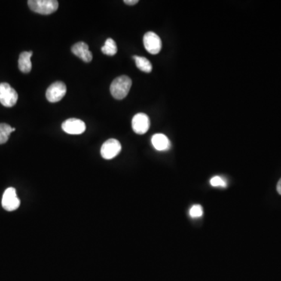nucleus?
Wrapping results in <instances>:
<instances>
[{"label":"nucleus","mask_w":281,"mask_h":281,"mask_svg":"<svg viewBox=\"0 0 281 281\" xmlns=\"http://www.w3.org/2000/svg\"><path fill=\"white\" fill-rule=\"evenodd\" d=\"M123 2H124L125 4H127V5L132 6L138 4V0H125Z\"/></svg>","instance_id":"obj_18"},{"label":"nucleus","mask_w":281,"mask_h":281,"mask_svg":"<svg viewBox=\"0 0 281 281\" xmlns=\"http://www.w3.org/2000/svg\"><path fill=\"white\" fill-rule=\"evenodd\" d=\"M143 43L145 50L151 54H158L161 51V39L158 35H156L153 31H148L144 35Z\"/></svg>","instance_id":"obj_7"},{"label":"nucleus","mask_w":281,"mask_h":281,"mask_svg":"<svg viewBox=\"0 0 281 281\" xmlns=\"http://www.w3.org/2000/svg\"><path fill=\"white\" fill-rule=\"evenodd\" d=\"M189 215L191 218L197 219L200 218L203 215V209L200 205H194L190 209Z\"/></svg>","instance_id":"obj_16"},{"label":"nucleus","mask_w":281,"mask_h":281,"mask_svg":"<svg viewBox=\"0 0 281 281\" xmlns=\"http://www.w3.org/2000/svg\"><path fill=\"white\" fill-rule=\"evenodd\" d=\"M132 85V81L128 76L123 75L117 77L111 85V93L116 99L127 97Z\"/></svg>","instance_id":"obj_1"},{"label":"nucleus","mask_w":281,"mask_h":281,"mask_svg":"<svg viewBox=\"0 0 281 281\" xmlns=\"http://www.w3.org/2000/svg\"><path fill=\"white\" fill-rule=\"evenodd\" d=\"M67 93V86L62 81L53 83L46 91V99L50 102L55 103L59 102Z\"/></svg>","instance_id":"obj_5"},{"label":"nucleus","mask_w":281,"mask_h":281,"mask_svg":"<svg viewBox=\"0 0 281 281\" xmlns=\"http://www.w3.org/2000/svg\"><path fill=\"white\" fill-rule=\"evenodd\" d=\"M133 59H135V63H136L137 68L140 71H143L145 73H150L153 70L151 62L143 56H134Z\"/></svg>","instance_id":"obj_13"},{"label":"nucleus","mask_w":281,"mask_h":281,"mask_svg":"<svg viewBox=\"0 0 281 281\" xmlns=\"http://www.w3.org/2000/svg\"><path fill=\"white\" fill-rule=\"evenodd\" d=\"M210 184L212 187H227V182L225 180L223 179L221 177L215 176L211 178Z\"/></svg>","instance_id":"obj_17"},{"label":"nucleus","mask_w":281,"mask_h":281,"mask_svg":"<svg viewBox=\"0 0 281 281\" xmlns=\"http://www.w3.org/2000/svg\"><path fill=\"white\" fill-rule=\"evenodd\" d=\"M132 128L138 135H144L148 132L150 127V119L143 113L137 114L134 116L132 122Z\"/></svg>","instance_id":"obj_9"},{"label":"nucleus","mask_w":281,"mask_h":281,"mask_svg":"<svg viewBox=\"0 0 281 281\" xmlns=\"http://www.w3.org/2000/svg\"><path fill=\"white\" fill-rule=\"evenodd\" d=\"M28 4L31 10L42 15L51 14L59 7L56 0H29Z\"/></svg>","instance_id":"obj_2"},{"label":"nucleus","mask_w":281,"mask_h":281,"mask_svg":"<svg viewBox=\"0 0 281 281\" xmlns=\"http://www.w3.org/2000/svg\"><path fill=\"white\" fill-rule=\"evenodd\" d=\"M121 151V145L117 139L111 138L104 142L101 148V156L105 160H112Z\"/></svg>","instance_id":"obj_6"},{"label":"nucleus","mask_w":281,"mask_h":281,"mask_svg":"<svg viewBox=\"0 0 281 281\" xmlns=\"http://www.w3.org/2000/svg\"><path fill=\"white\" fill-rule=\"evenodd\" d=\"M71 51L73 54L82 59L84 62H89L92 61V52L89 50V46L84 41H79L74 44L71 48Z\"/></svg>","instance_id":"obj_10"},{"label":"nucleus","mask_w":281,"mask_h":281,"mask_svg":"<svg viewBox=\"0 0 281 281\" xmlns=\"http://www.w3.org/2000/svg\"><path fill=\"white\" fill-rule=\"evenodd\" d=\"M33 55L32 52H23L20 53L18 59V68L22 73L31 72L32 69V63H31V56Z\"/></svg>","instance_id":"obj_12"},{"label":"nucleus","mask_w":281,"mask_h":281,"mask_svg":"<svg viewBox=\"0 0 281 281\" xmlns=\"http://www.w3.org/2000/svg\"><path fill=\"white\" fill-rule=\"evenodd\" d=\"M276 190H277V192L281 196V178L278 182L277 186H276Z\"/></svg>","instance_id":"obj_19"},{"label":"nucleus","mask_w":281,"mask_h":281,"mask_svg":"<svg viewBox=\"0 0 281 281\" xmlns=\"http://www.w3.org/2000/svg\"><path fill=\"white\" fill-rule=\"evenodd\" d=\"M20 201L17 197V191L14 187H8L4 191L2 199V206L8 212L17 210L20 207Z\"/></svg>","instance_id":"obj_4"},{"label":"nucleus","mask_w":281,"mask_h":281,"mask_svg":"<svg viewBox=\"0 0 281 281\" xmlns=\"http://www.w3.org/2000/svg\"><path fill=\"white\" fill-rule=\"evenodd\" d=\"M102 52L107 56H114L117 53V46L115 41L112 38H108L105 41V45L102 47Z\"/></svg>","instance_id":"obj_15"},{"label":"nucleus","mask_w":281,"mask_h":281,"mask_svg":"<svg viewBox=\"0 0 281 281\" xmlns=\"http://www.w3.org/2000/svg\"><path fill=\"white\" fill-rule=\"evenodd\" d=\"M18 100V94L8 83L0 84V103L6 107H13Z\"/></svg>","instance_id":"obj_3"},{"label":"nucleus","mask_w":281,"mask_h":281,"mask_svg":"<svg viewBox=\"0 0 281 281\" xmlns=\"http://www.w3.org/2000/svg\"><path fill=\"white\" fill-rule=\"evenodd\" d=\"M152 144L157 151H166L170 148L169 138L163 134H156L153 135Z\"/></svg>","instance_id":"obj_11"},{"label":"nucleus","mask_w":281,"mask_h":281,"mask_svg":"<svg viewBox=\"0 0 281 281\" xmlns=\"http://www.w3.org/2000/svg\"><path fill=\"white\" fill-rule=\"evenodd\" d=\"M16 128L10 127L7 123H0V145L7 143L10 134L15 132Z\"/></svg>","instance_id":"obj_14"},{"label":"nucleus","mask_w":281,"mask_h":281,"mask_svg":"<svg viewBox=\"0 0 281 281\" xmlns=\"http://www.w3.org/2000/svg\"><path fill=\"white\" fill-rule=\"evenodd\" d=\"M62 129L69 135H81L85 132L86 125L79 119L70 118L62 123Z\"/></svg>","instance_id":"obj_8"}]
</instances>
